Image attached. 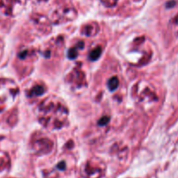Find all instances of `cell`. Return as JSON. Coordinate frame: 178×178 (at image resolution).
Returning a JSON list of instances; mask_svg holds the SVG:
<instances>
[{
    "label": "cell",
    "mask_w": 178,
    "mask_h": 178,
    "mask_svg": "<svg viewBox=\"0 0 178 178\" xmlns=\"http://www.w3.org/2000/svg\"><path fill=\"white\" fill-rule=\"evenodd\" d=\"M99 31V25L97 23H90L83 26L81 29V34L86 37H93Z\"/></svg>",
    "instance_id": "obj_6"
},
{
    "label": "cell",
    "mask_w": 178,
    "mask_h": 178,
    "mask_svg": "<svg viewBox=\"0 0 178 178\" xmlns=\"http://www.w3.org/2000/svg\"><path fill=\"white\" fill-rule=\"evenodd\" d=\"M69 111L58 100L49 97L44 100L38 108L39 122L50 129H59L68 121Z\"/></svg>",
    "instance_id": "obj_1"
},
{
    "label": "cell",
    "mask_w": 178,
    "mask_h": 178,
    "mask_svg": "<svg viewBox=\"0 0 178 178\" xmlns=\"http://www.w3.org/2000/svg\"><path fill=\"white\" fill-rule=\"evenodd\" d=\"M52 147H53V143L51 142V140L46 137L36 139L33 143V149L38 152H44V153L49 152L50 150H51Z\"/></svg>",
    "instance_id": "obj_4"
},
{
    "label": "cell",
    "mask_w": 178,
    "mask_h": 178,
    "mask_svg": "<svg viewBox=\"0 0 178 178\" xmlns=\"http://www.w3.org/2000/svg\"><path fill=\"white\" fill-rule=\"evenodd\" d=\"M102 47L101 46H97L96 47L95 49H93L90 52V56H89V58L90 61H96L100 57H101V54H102Z\"/></svg>",
    "instance_id": "obj_9"
},
{
    "label": "cell",
    "mask_w": 178,
    "mask_h": 178,
    "mask_svg": "<svg viewBox=\"0 0 178 178\" xmlns=\"http://www.w3.org/2000/svg\"><path fill=\"white\" fill-rule=\"evenodd\" d=\"M18 94V88L16 83L8 79L0 80V111L10 106Z\"/></svg>",
    "instance_id": "obj_2"
},
{
    "label": "cell",
    "mask_w": 178,
    "mask_h": 178,
    "mask_svg": "<svg viewBox=\"0 0 178 178\" xmlns=\"http://www.w3.org/2000/svg\"><path fill=\"white\" fill-rule=\"evenodd\" d=\"M70 83L74 84L75 87H83L85 84V76L83 70L79 68H75L70 73Z\"/></svg>",
    "instance_id": "obj_5"
},
{
    "label": "cell",
    "mask_w": 178,
    "mask_h": 178,
    "mask_svg": "<svg viewBox=\"0 0 178 178\" xmlns=\"http://www.w3.org/2000/svg\"><path fill=\"white\" fill-rule=\"evenodd\" d=\"M108 88L111 91H114L118 89L119 85V80L117 76H112L111 78H110L109 82H108Z\"/></svg>",
    "instance_id": "obj_10"
},
{
    "label": "cell",
    "mask_w": 178,
    "mask_h": 178,
    "mask_svg": "<svg viewBox=\"0 0 178 178\" xmlns=\"http://www.w3.org/2000/svg\"><path fill=\"white\" fill-rule=\"evenodd\" d=\"M44 92H45V90L42 85L36 84L29 90V97H38L43 95Z\"/></svg>",
    "instance_id": "obj_8"
},
{
    "label": "cell",
    "mask_w": 178,
    "mask_h": 178,
    "mask_svg": "<svg viewBox=\"0 0 178 178\" xmlns=\"http://www.w3.org/2000/svg\"><path fill=\"white\" fill-rule=\"evenodd\" d=\"M110 121V118L109 117H104L103 118H101L98 122V124L99 125H105L106 123H108V122Z\"/></svg>",
    "instance_id": "obj_11"
},
{
    "label": "cell",
    "mask_w": 178,
    "mask_h": 178,
    "mask_svg": "<svg viewBox=\"0 0 178 178\" xmlns=\"http://www.w3.org/2000/svg\"><path fill=\"white\" fill-rule=\"evenodd\" d=\"M76 17V12L75 10L72 9H68V10H59L55 13L53 16V24H63L64 22L67 21H71L74 20Z\"/></svg>",
    "instance_id": "obj_3"
},
{
    "label": "cell",
    "mask_w": 178,
    "mask_h": 178,
    "mask_svg": "<svg viewBox=\"0 0 178 178\" xmlns=\"http://www.w3.org/2000/svg\"><path fill=\"white\" fill-rule=\"evenodd\" d=\"M84 44L83 42H78L76 45L71 47L68 51V57L70 59H75L78 56V51L83 48Z\"/></svg>",
    "instance_id": "obj_7"
}]
</instances>
